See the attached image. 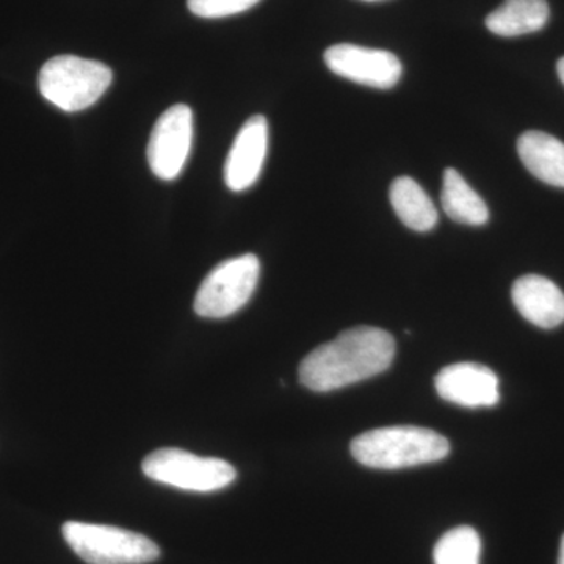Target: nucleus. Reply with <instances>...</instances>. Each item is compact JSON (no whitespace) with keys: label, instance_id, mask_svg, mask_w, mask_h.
<instances>
[{"label":"nucleus","instance_id":"nucleus-13","mask_svg":"<svg viewBox=\"0 0 564 564\" xmlns=\"http://www.w3.org/2000/svg\"><path fill=\"white\" fill-rule=\"evenodd\" d=\"M551 17L547 0H505L486 17V28L494 35L513 39L540 32Z\"/></svg>","mask_w":564,"mask_h":564},{"label":"nucleus","instance_id":"nucleus-19","mask_svg":"<svg viewBox=\"0 0 564 564\" xmlns=\"http://www.w3.org/2000/svg\"><path fill=\"white\" fill-rule=\"evenodd\" d=\"M558 564H564V534L562 538V544H560Z\"/></svg>","mask_w":564,"mask_h":564},{"label":"nucleus","instance_id":"nucleus-15","mask_svg":"<svg viewBox=\"0 0 564 564\" xmlns=\"http://www.w3.org/2000/svg\"><path fill=\"white\" fill-rule=\"evenodd\" d=\"M441 204L447 217L462 225L484 226L489 220V209L484 198L455 169L444 172Z\"/></svg>","mask_w":564,"mask_h":564},{"label":"nucleus","instance_id":"nucleus-11","mask_svg":"<svg viewBox=\"0 0 564 564\" xmlns=\"http://www.w3.org/2000/svg\"><path fill=\"white\" fill-rule=\"evenodd\" d=\"M511 296L516 310L534 326L552 329L564 322V293L541 274H525L514 282Z\"/></svg>","mask_w":564,"mask_h":564},{"label":"nucleus","instance_id":"nucleus-7","mask_svg":"<svg viewBox=\"0 0 564 564\" xmlns=\"http://www.w3.org/2000/svg\"><path fill=\"white\" fill-rule=\"evenodd\" d=\"M192 139L191 107L177 104L163 111L148 143V162L159 180L173 181L180 176L191 154Z\"/></svg>","mask_w":564,"mask_h":564},{"label":"nucleus","instance_id":"nucleus-10","mask_svg":"<svg viewBox=\"0 0 564 564\" xmlns=\"http://www.w3.org/2000/svg\"><path fill=\"white\" fill-rule=\"evenodd\" d=\"M269 148V122L254 115L245 122L234 140L225 165V181L229 191L243 192L261 176Z\"/></svg>","mask_w":564,"mask_h":564},{"label":"nucleus","instance_id":"nucleus-12","mask_svg":"<svg viewBox=\"0 0 564 564\" xmlns=\"http://www.w3.org/2000/svg\"><path fill=\"white\" fill-rule=\"evenodd\" d=\"M518 154L538 180L564 188V143L549 133L529 131L518 140Z\"/></svg>","mask_w":564,"mask_h":564},{"label":"nucleus","instance_id":"nucleus-14","mask_svg":"<svg viewBox=\"0 0 564 564\" xmlns=\"http://www.w3.org/2000/svg\"><path fill=\"white\" fill-rule=\"evenodd\" d=\"M389 198L397 217L413 231H432L440 220V214L432 198L413 177H397L389 191Z\"/></svg>","mask_w":564,"mask_h":564},{"label":"nucleus","instance_id":"nucleus-3","mask_svg":"<svg viewBox=\"0 0 564 564\" xmlns=\"http://www.w3.org/2000/svg\"><path fill=\"white\" fill-rule=\"evenodd\" d=\"M113 73L101 62L76 55H58L44 63L40 70L41 95L63 111L88 109L110 87Z\"/></svg>","mask_w":564,"mask_h":564},{"label":"nucleus","instance_id":"nucleus-18","mask_svg":"<svg viewBox=\"0 0 564 564\" xmlns=\"http://www.w3.org/2000/svg\"><path fill=\"white\" fill-rule=\"evenodd\" d=\"M556 70H558L560 80H562L564 85V57L560 58L558 65H556Z\"/></svg>","mask_w":564,"mask_h":564},{"label":"nucleus","instance_id":"nucleus-16","mask_svg":"<svg viewBox=\"0 0 564 564\" xmlns=\"http://www.w3.org/2000/svg\"><path fill=\"white\" fill-rule=\"evenodd\" d=\"M480 534L467 525L445 533L433 551L434 564H480Z\"/></svg>","mask_w":564,"mask_h":564},{"label":"nucleus","instance_id":"nucleus-20","mask_svg":"<svg viewBox=\"0 0 564 564\" xmlns=\"http://www.w3.org/2000/svg\"><path fill=\"white\" fill-rule=\"evenodd\" d=\"M366 2H378V0H366Z\"/></svg>","mask_w":564,"mask_h":564},{"label":"nucleus","instance_id":"nucleus-8","mask_svg":"<svg viewBox=\"0 0 564 564\" xmlns=\"http://www.w3.org/2000/svg\"><path fill=\"white\" fill-rule=\"evenodd\" d=\"M325 63L336 76L378 90L395 87L403 74L402 62L392 52L356 44H334L328 47Z\"/></svg>","mask_w":564,"mask_h":564},{"label":"nucleus","instance_id":"nucleus-9","mask_svg":"<svg viewBox=\"0 0 564 564\" xmlns=\"http://www.w3.org/2000/svg\"><path fill=\"white\" fill-rule=\"evenodd\" d=\"M445 402L463 408H491L500 400V383L489 367L478 362H456L444 367L434 380Z\"/></svg>","mask_w":564,"mask_h":564},{"label":"nucleus","instance_id":"nucleus-5","mask_svg":"<svg viewBox=\"0 0 564 564\" xmlns=\"http://www.w3.org/2000/svg\"><path fill=\"white\" fill-rule=\"evenodd\" d=\"M141 470L151 480L182 491H220L237 478L236 469L220 458H204L181 448H159L148 455Z\"/></svg>","mask_w":564,"mask_h":564},{"label":"nucleus","instance_id":"nucleus-17","mask_svg":"<svg viewBox=\"0 0 564 564\" xmlns=\"http://www.w3.org/2000/svg\"><path fill=\"white\" fill-rule=\"evenodd\" d=\"M259 2L261 0H187V6L196 17L204 20H218V18L243 13Z\"/></svg>","mask_w":564,"mask_h":564},{"label":"nucleus","instance_id":"nucleus-1","mask_svg":"<svg viewBox=\"0 0 564 564\" xmlns=\"http://www.w3.org/2000/svg\"><path fill=\"white\" fill-rule=\"evenodd\" d=\"M395 340L375 326H356L311 351L300 366V381L314 392L361 383L391 367Z\"/></svg>","mask_w":564,"mask_h":564},{"label":"nucleus","instance_id":"nucleus-2","mask_svg":"<svg viewBox=\"0 0 564 564\" xmlns=\"http://www.w3.org/2000/svg\"><path fill=\"white\" fill-rule=\"evenodd\" d=\"M351 454L362 466L397 470L441 462L451 454V443L423 426H383L355 437Z\"/></svg>","mask_w":564,"mask_h":564},{"label":"nucleus","instance_id":"nucleus-4","mask_svg":"<svg viewBox=\"0 0 564 564\" xmlns=\"http://www.w3.org/2000/svg\"><path fill=\"white\" fill-rule=\"evenodd\" d=\"M63 538L88 564H147L161 555L159 545L144 534L118 527L66 522Z\"/></svg>","mask_w":564,"mask_h":564},{"label":"nucleus","instance_id":"nucleus-6","mask_svg":"<svg viewBox=\"0 0 564 564\" xmlns=\"http://www.w3.org/2000/svg\"><path fill=\"white\" fill-rule=\"evenodd\" d=\"M261 276L258 256L243 254L215 267L199 285L195 313L204 318H226L250 302Z\"/></svg>","mask_w":564,"mask_h":564}]
</instances>
